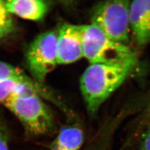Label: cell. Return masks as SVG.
I'll list each match as a JSON object with an SVG mask.
<instances>
[{"mask_svg":"<svg viewBox=\"0 0 150 150\" xmlns=\"http://www.w3.org/2000/svg\"><path fill=\"white\" fill-rule=\"evenodd\" d=\"M137 63V57L115 64H90L79 85L89 114L96 115L108 98L123 84Z\"/></svg>","mask_w":150,"mask_h":150,"instance_id":"obj_1","label":"cell"},{"mask_svg":"<svg viewBox=\"0 0 150 150\" xmlns=\"http://www.w3.org/2000/svg\"><path fill=\"white\" fill-rule=\"evenodd\" d=\"M3 104L20 120L31 135L48 134L55 128L53 115L43 98L30 88H21Z\"/></svg>","mask_w":150,"mask_h":150,"instance_id":"obj_2","label":"cell"},{"mask_svg":"<svg viewBox=\"0 0 150 150\" xmlns=\"http://www.w3.org/2000/svg\"><path fill=\"white\" fill-rule=\"evenodd\" d=\"M83 56L90 64H115L137 58L128 45L112 40L91 24L82 25Z\"/></svg>","mask_w":150,"mask_h":150,"instance_id":"obj_3","label":"cell"},{"mask_svg":"<svg viewBox=\"0 0 150 150\" xmlns=\"http://www.w3.org/2000/svg\"><path fill=\"white\" fill-rule=\"evenodd\" d=\"M130 0H103L94 7L91 23L112 40L128 45Z\"/></svg>","mask_w":150,"mask_h":150,"instance_id":"obj_4","label":"cell"},{"mask_svg":"<svg viewBox=\"0 0 150 150\" xmlns=\"http://www.w3.org/2000/svg\"><path fill=\"white\" fill-rule=\"evenodd\" d=\"M57 31L38 35L26 50V63L31 76L41 84L58 65L56 50Z\"/></svg>","mask_w":150,"mask_h":150,"instance_id":"obj_5","label":"cell"},{"mask_svg":"<svg viewBox=\"0 0 150 150\" xmlns=\"http://www.w3.org/2000/svg\"><path fill=\"white\" fill-rule=\"evenodd\" d=\"M58 65L71 64L84 58L82 25L64 23L57 31Z\"/></svg>","mask_w":150,"mask_h":150,"instance_id":"obj_6","label":"cell"},{"mask_svg":"<svg viewBox=\"0 0 150 150\" xmlns=\"http://www.w3.org/2000/svg\"><path fill=\"white\" fill-rule=\"evenodd\" d=\"M131 33L138 45L150 43V0H132L129 8Z\"/></svg>","mask_w":150,"mask_h":150,"instance_id":"obj_7","label":"cell"},{"mask_svg":"<svg viewBox=\"0 0 150 150\" xmlns=\"http://www.w3.org/2000/svg\"><path fill=\"white\" fill-rule=\"evenodd\" d=\"M0 81L18 82L33 90L44 100L54 103L59 108L63 105L62 101L47 88L44 84L37 81L18 68L3 62H0Z\"/></svg>","mask_w":150,"mask_h":150,"instance_id":"obj_8","label":"cell"},{"mask_svg":"<svg viewBox=\"0 0 150 150\" xmlns=\"http://www.w3.org/2000/svg\"><path fill=\"white\" fill-rule=\"evenodd\" d=\"M9 13L24 20L40 21L49 11L47 0H6Z\"/></svg>","mask_w":150,"mask_h":150,"instance_id":"obj_9","label":"cell"},{"mask_svg":"<svg viewBox=\"0 0 150 150\" xmlns=\"http://www.w3.org/2000/svg\"><path fill=\"white\" fill-rule=\"evenodd\" d=\"M84 140V132L79 126H66L51 142L50 150H81Z\"/></svg>","mask_w":150,"mask_h":150,"instance_id":"obj_10","label":"cell"},{"mask_svg":"<svg viewBox=\"0 0 150 150\" xmlns=\"http://www.w3.org/2000/svg\"><path fill=\"white\" fill-rule=\"evenodd\" d=\"M120 117L108 120L94 136L83 150H111L112 139L121 122Z\"/></svg>","mask_w":150,"mask_h":150,"instance_id":"obj_11","label":"cell"},{"mask_svg":"<svg viewBox=\"0 0 150 150\" xmlns=\"http://www.w3.org/2000/svg\"><path fill=\"white\" fill-rule=\"evenodd\" d=\"M15 30V23L6 8V0H0V42L8 38Z\"/></svg>","mask_w":150,"mask_h":150,"instance_id":"obj_12","label":"cell"},{"mask_svg":"<svg viewBox=\"0 0 150 150\" xmlns=\"http://www.w3.org/2000/svg\"><path fill=\"white\" fill-rule=\"evenodd\" d=\"M25 86L16 81H0V102L3 103L14 93Z\"/></svg>","mask_w":150,"mask_h":150,"instance_id":"obj_13","label":"cell"},{"mask_svg":"<svg viewBox=\"0 0 150 150\" xmlns=\"http://www.w3.org/2000/svg\"><path fill=\"white\" fill-rule=\"evenodd\" d=\"M137 150H150V123L146 129Z\"/></svg>","mask_w":150,"mask_h":150,"instance_id":"obj_14","label":"cell"},{"mask_svg":"<svg viewBox=\"0 0 150 150\" xmlns=\"http://www.w3.org/2000/svg\"><path fill=\"white\" fill-rule=\"evenodd\" d=\"M0 150H9L6 131L0 125Z\"/></svg>","mask_w":150,"mask_h":150,"instance_id":"obj_15","label":"cell"},{"mask_svg":"<svg viewBox=\"0 0 150 150\" xmlns=\"http://www.w3.org/2000/svg\"><path fill=\"white\" fill-rule=\"evenodd\" d=\"M150 121V101L149 102L148 105H147V107L145 109L144 113L142 116V121H141V123L143 124H145L146 125V123H148V122ZM143 124L141 126L140 128L142 127Z\"/></svg>","mask_w":150,"mask_h":150,"instance_id":"obj_16","label":"cell"},{"mask_svg":"<svg viewBox=\"0 0 150 150\" xmlns=\"http://www.w3.org/2000/svg\"><path fill=\"white\" fill-rule=\"evenodd\" d=\"M59 1H63L64 3H69V2H70L71 1H72V0H59Z\"/></svg>","mask_w":150,"mask_h":150,"instance_id":"obj_17","label":"cell"}]
</instances>
